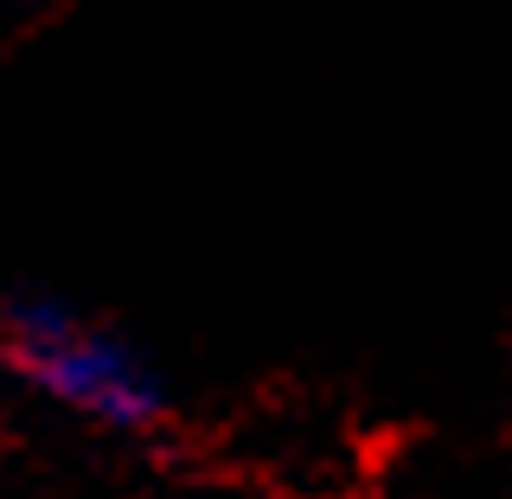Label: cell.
Segmentation results:
<instances>
[{
  "label": "cell",
  "instance_id": "cell-1",
  "mask_svg": "<svg viewBox=\"0 0 512 499\" xmlns=\"http://www.w3.org/2000/svg\"><path fill=\"white\" fill-rule=\"evenodd\" d=\"M7 352L52 404L90 416L103 429H148L160 423V378L135 346L90 327L64 301H13L7 308Z\"/></svg>",
  "mask_w": 512,
  "mask_h": 499
}]
</instances>
